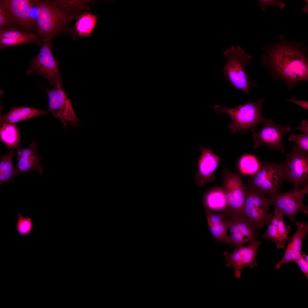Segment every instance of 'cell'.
<instances>
[{
    "label": "cell",
    "instance_id": "cell-1",
    "mask_svg": "<svg viewBox=\"0 0 308 308\" xmlns=\"http://www.w3.org/2000/svg\"><path fill=\"white\" fill-rule=\"evenodd\" d=\"M277 44L271 42L262 50L266 52L261 61L275 79H281L291 89L299 81L308 80L306 46L301 42H291L282 35Z\"/></svg>",
    "mask_w": 308,
    "mask_h": 308
},
{
    "label": "cell",
    "instance_id": "cell-2",
    "mask_svg": "<svg viewBox=\"0 0 308 308\" xmlns=\"http://www.w3.org/2000/svg\"><path fill=\"white\" fill-rule=\"evenodd\" d=\"M32 0L37 11V34L42 42H51L54 37L68 31L70 22L80 14L67 12L52 1Z\"/></svg>",
    "mask_w": 308,
    "mask_h": 308
},
{
    "label": "cell",
    "instance_id": "cell-3",
    "mask_svg": "<svg viewBox=\"0 0 308 308\" xmlns=\"http://www.w3.org/2000/svg\"><path fill=\"white\" fill-rule=\"evenodd\" d=\"M264 102L263 98L256 102L248 103L232 108L216 105L214 106L217 113H226L232 121L229 129L233 132H239L242 135L248 131L254 132L256 125L264 123L266 118L262 114V108Z\"/></svg>",
    "mask_w": 308,
    "mask_h": 308
},
{
    "label": "cell",
    "instance_id": "cell-4",
    "mask_svg": "<svg viewBox=\"0 0 308 308\" xmlns=\"http://www.w3.org/2000/svg\"><path fill=\"white\" fill-rule=\"evenodd\" d=\"M224 54L228 61L223 68L226 80L235 88L248 94L250 86L257 87V85L249 79L245 68V65L252 58L241 48L232 46L224 51Z\"/></svg>",
    "mask_w": 308,
    "mask_h": 308
},
{
    "label": "cell",
    "instance_id": "cell-5",
    "mask_svg": "<svg viewBox=\"0 0 308 308\" xmlns=\"http://www.w3.org/2000/svg\"><path fill=\"white\" fill-rule=\"evenodd\" d=\"M222 185L225 194L227 208L224 213L226 218H232L245 216V187L241 175L228 169L221 174Z\"/></svg>",
    "mask_w": 308,
    "mask_h": 308
},
{
    "label": "cell",
    "instance_id": "cell-6",
    "mask_svg": "<svg viewBox=\"0 0 308 308\" xmlns=\"http://www.w3.org/2000/svg\"><path fill=\"white\" fill-rule=\"evenodd\" d=\"M283 175L281 163L261 162L259 168L245 185L266 194L281 189Z\"/></svg>",
    "mask_w": 308,
    "mask_h": 308
},
{
    "label": "cell",
    "instance_id": "cell-7",
    "mask_svg": "<svg viewBox=\"0 0 308 308\" xmlns=\"http://www.w3.org/2000/svg\"><path fill=\"white\" fill-rule=\"evenodd\" d=\"M283 180L294 187H303L308 185V153L293 145L281 163Z\"/></svg>",
    "mask_w": 308,
    "mask_h": 308
},
{
    "label": "cell",
    "instance_id": "cell-8",
    "mask_svg": "<svg viewBox=\"0 0 308 308\" xmlns=\"http://www.w3.org/2000/svg\"><path fill=\"white\" fill-rule=\"evenodd\" d=\"M52 45L51 41L42 42L39 52L30 64L27 74L37 72L47 79L51 86H60L62 88L58 61L53 54Z\"/></svg>",
    "mask_w": 308,
    "mask_h": 308
},
{
    "label": "cell",
    "instance_id": "cell-9",
    "mask_svg": "<svg viewBox=\"0 0 308 308\" xmlns=\"http://www.w3.org/2000/svg\"><path fill=\"white\" fill-rule=\"evenodd\" d=\"M245 186L244 216L251 222L255 229L259 231L268 224L272 216L268 212V199L265 194Z\"/></svg>",
    "mask_w": 308,
    "mask_h": 308
},
{
    "label": "cell",
    "instance_id": "cell-10",
    "mask_svg": "<svg viewBox=\"0 0 308 308\" xmlns=\"http://www.w3.org/2000/svg\"><path fill=\"white\" fill-rule=\"evenodd\" d=\"M308 193V185L301 188L294 187L286 193L276 192L268 194L269 204L274 206L275 208L294 222L299 212L303 211L308 214V206L305 205L303 203L304 197Z\"/></svg>",
    "mask_w": 308,
    "mask_h": 308
},
{
    "label": "cell",
    "instance_id": "cell-11",
    "mask_svg": "<svg viewBox=\"0 0 308 308\" xmlns=\"http://www.w3.org/2000/svg\"><path fill=\"white\" fill-rule=\"evenodd\" d=\"M40 87L48 97V111L61 121L64 127H67V123L68 122L74 125L79 123L80 120L74 113L71 102L62 88L58 86L50 89Z\"/></svg>",
    "mask_w": 308,
    "mask_h": 308
},
{
    "label": "cell",
    "instance_id": "cell-12",
    "mask_svg": "<svg viewBox=\"0 0 308 308\" xmlns=\"http://www.w3.org/2000/svg\"><path fill=\"white\" fill-rule=\"evenodd\" d=\"M264 123V125L261 129L252 134L254 148L257 149L260 146L266 145L273 150L284 153L283 137L291 130V127L276 124L270 119L266 118Z\"/></svg>",
    "mask_w": 308,
    "mask_h": 308
},
{
    "label": "cell",
    "instance_id": "cell-13",
    "mask_svg": "<svg viewBox=\"0 0 308 308\" xmlns=\"http://www.w3.org/2000/svg\"><path fill=\"white\" fill-rule=\"evenodd\" d=\"M249 245L234 250L232 253L226 250L223 255L227 261V266L232 267L236 278L241 277L242 270L248 267L252 269L257 265L256 257L257 251L262 242L257 240L250 242Z\"/></svg>",
    "mask_w": 308,
    "mask_h": 308
},
{
    "label": "cell",
    "instance_id": "cell-14",
    "mask_svg": "<svg viewBox=\"0 0 308 308\" xmlns=\"http://www.w3.org/2000/svg\"><path fill=\"white\" fill-rule=\"evenodd\" d=\"M1 3L17 25L27 32L37 30L36 21L31 15L32 0H2ZM29 33V32H28Z\"/></svg>",
    "mask_w": 308,
    "mask_h": 308
},
{
    "label": "cell",
    "instance_id": "cell-15",
    "mask_svg": "<svg viewBox=\"0 0 308 308\" xmlns=\"http://www.w3.org/2000/svg\"><path fill=\"white\" fill-rule=\"evenodd\" d=\"M201 151L198 162V170L195 181L199 186H203L214 181V172L218 167L220 157L209 148L200 147Z\"/></svg>",
    "mask_w": 308,
    "mask_h": 308
},
{
    "label": "cell",
    "instance_id": "cell-16",
    "mask_svg": "<svg viewBox=\"0 0 308 308\" xmlns=\"http://www.w3.org/2000/svg\"><path fill=\"white\" fill-rule=\"evenodd\" d=\"M297 229L294 234L287 240V244L281 259L275 265L276 269L280 268L285 264L290 262H295L302 255V246L304 239L308 232V226L305 221L295 223Z\"/></svg>",
    "mask_w": 308,
    "mask_h": 308
},
{
    "label": "cell",
    "instance_id": "cell-17",
    "mask_svg": "<svg viewBox=\"0 0 308 308\" xmlns=\"http://www.w3.org/2000/svg\"><path fill=\"white\" fill-rule=\"evenodd\" d=\"M273 212L267 230L262 237L274 242L278 249H283L289 238L291 226H286L283 221L284 215L280 210L275 208Z\"/></svg>",
    "mask_w": 308,
    "mask_h": 308
},
{
    "label": "cell",
    "instance_id": "cell-18",
    "mask_svg": "<svg viewBox=\"0 0 308 308\" xmlns=\"http://www.w3.org/2000/svg\"><path fill=\"white\" fill-rule=\"evenodd\" d=\"M38 146L37 143L33 141L27 148L21 149L18 147L16 149L18 162L16 168V175L34 170L37 171L40 175L43 173V169L41 164L42 158L37 152Z\"/></svg>",
    "mask_w": 308,
    "mask_h": 308
},
{
    "label": "cell",
    "instance_id": "cell-19",
    "mask_svg": "<svg viewBox=\"0 0 308 308\" xmlns=\"http://www.w3.org/2000/svg\"><path fill=\"white\" fill-rule=\"evenodd\" d=\"M39 37L34 33L20 31L17 27L0 30V48L13 46L22 44H42Z\"/></svg>",
    "mask_w": 308,
    "mask_h": 308
},
{
    "label": "cell",
    "instance_id": "cell-20",
    "mask_svg": "<svg viewBox=\"0 0 308 308\" xmlns=\"http://www.w3.org/2000/svg\"><path fill=\"white\" fill-rule=\"evenodd\" d=\"M48 110L30 107H14L8 113L0 115V125L5 123H15L33 117L48 113Z\"/></svg>",
    "mask_w": 308,
    "mask_h": 308
},
{
    "label": "cell",
    "instance_id": "cell-21",
    "mask_svg": "<svg viewBox=\"0 0 308 308\" xmlns=\"http://www.w3.org/2000/svg\"><path fill=\"white\" fill-rule=\"evenodd\" d=\"M203 206L212 211L224 212L227 208L225 194L222 186L208 191L203 198Z\"/></svg>",
    "mask_w": 308,
    "mask_h": 308
},
{
    "label": "cell",
    "instance_id": "cell-22",
    "mask_svg": "<svg viewBox=\"0 0 308 308\" xmlns=\"http://www.w3.org/2000/svg\"><path fill=\"white\" fill-rule=\"evenodd\" d=\"M0 125V137L3 143L9 149L18 147L21 138L19 130L15 124L5 123Z\"/></svg>",
    "mask_w": 308,
    "mask_h": 308
},
{
    "label": "cell",
    "instance_id": "cell-23",
    "mask_svg": "<svg viewBox=\"0 0 308 308\" xmlns=\"http://www.w3.org/2000/svg\"><path fill=\"white\" fill-rule=\"evenodd\" d=\"M78 18L75 29L77 34L81 37L90 36L97 23V17L87 11Z\"/></svg>",
    "mask_w": 308,
    "mask_h": 308
},
{
    "label": "cell",
    "instance_id": "cell-24",
    "mask_svg": "<svg viewBox=\"0 0 308 308\" xmlns=\"http://www.w3.org/2000/svg\"><path fill=\"white\" fill-rule=\"evenodd\" d=\"M16 149H13L7 153L1 155L0 157V184H7L13 180V177L16 175V168L14 167L13 158Z\"/></svg>",
    "mask_w": 308,
    "mask_h": 308
},
{
    "label": "cell",
    "instance_id": "cell-25",
    "mask_svg": "<svg viewBox=\"0 0 308 308\" xmlns=\"http://www.w3.org/2000/svg\"><path fill=\"white\" fill-rule=\"evenodd\" d=\"M238 229L248 243L257 240L259 236L251 222L245 216L233 218Z\"/></svg>",
    "mask_w": 308,
    "mask_h": 308
},
{
    "label": "cell",
    "instance_id": "cell-26",
    "mask_svg": "<svg viewBox=\"0 0 308 308\" xmlns=\"http://www.w3.org/2000/svg\"><path fill=\"white\" fill-rule=\"evenodd\" d=\"M226 222L230 231V234L226 244L234 247V250L244 246L248 242L239 231L233 218L226 220Z\"/></svg>",
    "mask_w": 308,
    "mask_h": 308
},
{
    "label": "cell",
    "instance_id": "cell-27",
    "mask_svg": "<svg viewBox=\"0 0 308 308\" xmlns=\"http://www.w3.org/2000/svg\"><path fill=\"white\" fill-rule=\"evenodd\" d=\"M260 162L255 155L246 154L240 158L238 165L240 172L243 174L252 175L258 169Z\"/></svg>",
    "mask_w": 308,
    "mask_h": 308
},
{
    "label": "cell",
    "instance_id": "cell-28",
    "mask_svg": "<svg viewBox=\"0 0 308 308\" xmlns=\"http://www.w3.org/2000/svg\"><path fill=\"white\" fill-rule=\"evenodd\" d=\"M52 1L63 10L74 14H77L75 13L83 9L92 2L88 0H56Z\"/></svg>",
    "mask_w": 308,
    "mask_h": 308
},
{
    "label": "cell",
    "instance_id": "cell-29",
    "mask_svg": "<svg viewBox=\"0 0 308 308\" xmlns=\"http://www.w3.org/2000/svg\"><path fill=\"white\" fill-rule=\"evenodd\" d=\"M18 219L15 224V230L20 235L28 236L33 232L34 224L31 218L23 216L20 212L18 214Z\"/></svg>",
    "mask_w": 308,
    "mask_h": 308
},
{
    "label": "cell",
    "instance_id": "cell-30",
    "mask_svg": "<svg viewBox=\"0 0 308 308\" xmlns=\"http://www.w3.org/2000/svg\"><path fill=\"white\" fill-rule=\"evenodd\" d=\"M208 228L211 234L216 240L226 244L228 236L227 233L228 228L226 221L218 224L208 226Z\"/></svg>",
    "mask_w": 308,
    "mask_h": 308
},
{
    "label": "cell",
    "instance_id": "cell-31",
    "mask_svg": "<svg viewBox=\"0 0 308 308\" xmlns=\"http://www.w3.org/2000/svg\"><path fill=\"white\" fill-rule=\"evenodd\" d=\"M16 23L2 4L0 3V30L16 27Z\"/></svg>",
    "mask_w": 308,
    "mask_h": 308
},
{
    "label": "cell",
    "instance_id": "cell-32",
    "mask_svg": "<svg viewBox=\"0 0 308 308\" xmlns=\"http://www.w3.org/2000/svg\"><path fill=\"white\" fill-rule=\"evenodd\" d=\"M289 141L294 142L299 148L308 152V135L304 133L295 135L291 134L288 138Z\"/></svg>",
    "mask_w": 308,
    "mask_h": 308
},
{
    "label": "cell",
    "instance_id": "cell-33",
    "mask_svg": "<svg viewBox=\"0 0 308 308\" xmlns=\"http://www.w3.org/2000/svg\"><path fill=\"white\" fill-rule=\"evenodd\" d=\"M207 218L208 226L218 224L224 222L226 217L224 213L220 212L215 213L206 208L204 207Z\"/></svg>",
    "mask_w": 308,
    "mask_h": 308
},
{
    "label": "cell",
    "instance_id": "cell-34",
    "mask_svg": "<svg viewBox=\"0 0 308 308\" xmlns=\"http://www.w3.org/2000/svg\"><path fill=\"white\" fill-rule=\"evenodd\" d=\"M259 5L262 9L264 11L266 7L271 5L279 7L282 9L284 6L285 4L278 1L259 0Z\"/></svg>",
    "mask_w": 308,
    "mask_h": 308
},
{
    "label": "cell",
    "instance_id": "cell-35",
    "mask_svg": "<svg viewBox=\"0 0 308 308\" xmlns=\"http://www.w3.org/2000/svg\"><path fill=\"white\" fill-rule=\"evenodd\" d=\"M303 253V252L301 256L295 262L308 279V262H307L304 259Z\"/></svg>",
    "mask_w": 308,
    "mask_h": 308
},
{
    "label": "cell",
    "instance_id": "cell-36",
    "mask_svg": "<svg viewBox=\"0 0 308 308\" xmlns=\"http://www.w3.org/2000/svg\"><path fill=\"white\" fill-rule=\"evenodd\" d=\"M297 129L303 132V133L308 135V121L304 119L301 121L300 124L297 127Z\"/></svg>",
    "mask_w": 308,
    "mask_h": 308
},
{
    "label": "cell",
    "instance_id": "cell-37",
    "mask_svg": "<svg viewBox=\"0 0 308 308\" xmlns=\"http://www.w3.org/2000/svg\"><path fill=\"white\" fill-rule=\"evenodd\" d=\"M287 101L295 104L306 110H308V102L307 101L296 100L293 98L288 99L287 100Z\"/></svg>",
    "mask_w": 308,
    "mask_h": 308
}]
</instances>
